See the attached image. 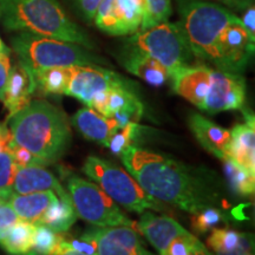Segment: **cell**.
Returning <instances> with one entry per match:
<instances>
[{"label": "cell", "mask_w": 255, "mask_h": 255, "mask_svg": "<svg viewBox=\"0 0 255 255\" xmlns=\"http://www.w3.org/2000/svg\"><path fill=\"white\" fill-rule=\"evenodd\" d=\"M68 190L77 215L91 225L97 227L137 226L97 184L72 176L68 181Z\"/></svg>", "instance_id": "obj_8"}, {"label": "cell", "mask_w": 255, "mask_h": 255, "mask_svg": "<svg viewBox=\"0 0 255 255\" xmlns=\"http://www.w3.org/2000/svg\"><path fill=\"white\" fill-rule=\"evenodd\" d=\"M207 245L214 253H253V241L250 235L241 234L233 229H212Z\"/></svg>", "instance_id": "obj_22"}, {"label": "cell", "mask_w": 255, "mask_h": 255, "mask_svg": "<svg viewBox=\"0 0 255 255\" xmlns=\"http://www.w3.org/2000/svg\"><path fill=\"white\" fill-rule=\"evenodd\" d=\"M0 55H11V49L5 45L4 41L1 40V38H0Z\"/></svg>", "instance_id": "obj_42"}, {"label": "cell", "mask_w": 255, "mask_h": 255, "mask_svg": "<svg viewBox=\"0 0 255 255\" xmlns=\"http://www.w3.org/2000/svg\"><path fill=\"white\" fill-rule=\"evenodd\" d=\"M0 127H1V126H0Z\"/></svg>", "instance_id": "obj_44"}, {"label": "cell", "mask_w": 255, "mask_h": 255, "mask_svg": "<svg viewBox=\"0 0 255 255\" xmlns=\"http://www.w3.org/2000/svg\"><path fill=\"white\" fill-rule=\"evenodd\" d=\"M246 122L231 130L228 158L255 176V127L254 116L245 114Z\"/></svg>", "instance_id": "obj_18"}, {"label": "cell", "mask_w": 255, "mask_h": 255, "mask_svg": "<svg viewBox=\"0 0 255 255\" xmlns=\"http://www.w3.org/2000/svg\"><path fill=\"white\" fill-rule=\"evenodd\" d=\"M8 149L9 151H11L12 156H13L18 167H32V165H41V167H45V165H49L45 161H43L41 158L37 157L36 155L32 154L31 151H28L26 148L14 143L13 139H11V142H9Z\"/></svg>", "instance_id": "obj_34"}, {"label": "cell", "mask_w": 255, "mask_h": 255, "mask_svg": "<svg viewBox=\"0 0 255 255\" xmlns=\"http://www.w3.org/2000/svg\"><path fill=\"white\" fill-rule=\"evenodd\" d=\"M34 91H36V82L33 75L26 66L19 62L9 70L4 100H2L8 111V119L30 103Z\"/></svg>", "instance_id": "obj_17"}, {"label": "cell", "mask_w": 255, "mask_h": 255, "mask_svg": "<svg viewBox=\"0 0 255 255\" xmlns=\"http://www.w3.org/2000/svg\"><path fill=\"white\" fill-rule=\"evenodd\" d=\"M11 45L19 62L31 72L57 66L100 65L107 63L78 44L32 32H19L11 38Z\"/></svg>", "instance_id": "obj_5"}, {"label": "cell", "mask_w": 255, "mask_h": 255, "mask_svg": "<svg viewBox=\"0 0 255 255\" xmlns=\"http://www.w3.org/2000/svg\"><path fill=\"white\" fill-rule=\"evenodd\" d=\"M139 232L144 235L149 244L158 252L159 255H163L171 241L177 238L193 239L196 238L187 229L178 223L176 220L167 215H155L150 212L142 213L138 222Z\"/></svg>", "instance_id": "obj_13"}, {"label": "cell", "mask_w": 255, "mask_h": 255, "mask_svg": "<svg viewBox=\"0 0 255 255\" xmlns=\"http://www.w3.org/2000/svg\"><path fill=\"white\" fill-rule=\"evenodd\" d=\"M113 4L123 36L138 32L145 11V0H114Z\"/></svg>", "instance_id": "obj_25"}, {"label": "cell", "mask_w": 255, "mask_h": 255, "mask_svg": "<svg viewBox=\"0 0 255 255\" xmlns=\"http://www.w3.org/2000/svg\"><path fill=\"white\" fill-rule=\"evenodd\" d=\"M18 165L9 149L0 151V197H7L13 193V182Z\"/></svg>", "instance_id": "obj_31"}, {"label": "cell", "mask_w": 255, "mask_h": 255, "mask_svg": "<svg viewBox=\"0 0 255 255\" xmlns=\"http://www.w3.org/2000/svg\"><path fill=\"white\" fill-rule=\"evenodd\" d=\"M11 70V62L8 55H0V101L4 100L6 84Z\"/></svg>", "instance_id": "obj_38"}, {"label": "cell", "mask_w": 255, "mask_h": 255, "mask_svg": "<svg viewBox=\"0 0 255 255\" xmlns=\"http://www.w3.org/2000/svg\"><path fill=\"white\" fill-rule=\"evenodd\" d=\"M47 190L53 191L59 200L71 202L70 194L64 189L55 175L44 167H18L13 182V193L28 194Z\"/></svg>", "instance_id": "obj_15"}, {"label": "cell", "mask_w": 255, "mask_h": 255, "mask_svg": "<svg viewBox=\"0 0 255 255\" xmlns=\"http://www.w3.org/2000/svg\"><path fill=\"white\" fill-rule=\"evenodd\" d=\"M127 46L133 47L158 60L174 75L178 70L194 65V57L180 24L164 21L148 30L138 31L127 39Z\"/></svg>", "instance_id": "obj_7"}, {"label": "cell", "mask_w": 255, "mask_h": 255, "mask_svg": "<svg viewBox=\"0 0 255 255\" xmlns=\"http://www.w3.org/2000/svg\"><path fill=\"white\" fill-rule=\"evenodd\" d=\"M73 66H57L32 72L38 89L44 95H65Z\"/></svg>", "instance_id": "obj_24"}, {"label": "cell", "mask_w": 255, "mask_h": 255, "mask_svg": "<svg viewBox=\"0 0 255 255\" xmlns=\"http://www.w3.org/2000/svg\"><path fill=\"white\" fill-rule=\"evenodd\" d=\"M72 126L85 138L108 146L111 137L120 129L119 123L113 117H105L91 108H84L73 115Z\"/></svg>", "instance_id": "obj_20"}, {"label": "cell", "mask_w": 255, "mask_h": 255, "mask_svg": "<svg viewBox=\"0 0 255 255\" xmlns=\"http://www.w3.org/2000/svg\"><path fill=\"white\" fill-rule=\"evenodd\" d=\"M11 139L12 136L9 133V130L6 129L4 126L0 127V151L7 150Z\"/></svg>", "instance_id": "obj_40"}, {"label": "cell", "mask_w": 255, "mask_h": 255, "mask_svg": "<svg viewBox=\"0 0 255 255\" xmlns=\"http://www.w3.org/2000/svg\"><path fill=\"white\" fill-rule=\"evenodd\" d=\"M246 102V81L241 73L212 69V78L201 110L208 114L241 110Z\"/></svg>", "instance_id": "obj_10"}, {"label": "cell", "mask_w": 255, "mask_h": 255, "mask_svg": "<svg viewBox=\"0 0 255 255\" xmlns=\"http://www.w3.org/2000/svg\"><path fill=\"white\" fill-rule=\"evenodd\" d=\"M58 199L53 191H37L28 194L12 193L7 201L20 220L37 225L49 207Z\"/></svg>", "instance_id": "obj_21"}, {"label": "cell", "mask_w": 255, "mask_h": 255, "mask_svg": "<svg viewBox=\"0 0 255 255\" xmlns=\"http://www.w3.org/2000/svg\"><path fill=\"white\" fill-rule=\"evenodd\" d=\"M72 2L75 5L76 9H77L78 14L87 23H92L102 0H72Z\"/></svg>", "instance_id": "obj_36"}, {"label": "cell", "mask_w": 255, "mask_h": 255, "mask_svg": "<svg viewBox=\"0 0 255 255\" xmlns=\"http://www.w3.org/2000/svg\"><path fill=\"white\" fill-rule=\"evenodd\" d=\"M205 1L216 2L231 9L232 12H244L247 7L254 4V0H205Z\"/></svg>", "instance_id": "obj_39"}, {"label": "cell", "mask_w": 255, "mask_h": 255, "mask_svg": "<svg viewBox=\"0 0 255 255\" xmlns=\"http://www.w3.org/2000/svg\"><path fill=\"white\" fill-rule=\"evenodd\" d=\"M189 128L194 136L207 151L219 157L221 161L228 158L231 145V130L216 126L202 115L191 114L189 117Z\"/></svg>", "instance_id": "obj_16"}, {"label": "cell", "mask_w": 255, "mask_h": 255, "mask_svg": "<svg viewBox=\"0 0 255 255\" xmlns=\"http://www.w3.org/2000/svg\"><path fill=\"white\" fill-rule=\"evenodd\" d=\"M82 169L108 196L127 210L142 214L148 209H165L163 203L146 194L131 175L109 161L89 156Z\"/></svg>", "instance_id": "obj_6"}, {"label": "cell", "mask_w": 255, "mask_h": 255, "mask_svg": "<svg viewBox=\"0 0 255 255\" xmlns=\"http://www.w3.org/2000/svg\"><path fill=\"white\" fill-rule=\"evenodd\" d=\"M171 14V0H145V11L139 31L148 30L155 25L168 21Z\"/></svg>", "instance_id": "obj_29"}, {"label": "cell", "mask_w": 255, "mask_h": 255, "mask_svg": "<svg viewBox=\"0 0 255 255\" xmlns=\"http://www.w3.org/2000/svg\"><path fill=\"white\" fill-rule=\"evenodd\" d=\"M53 255H88V254H82V253H78V252H75V251L68 250V248L58 246V248H57V251L55 252V254Z\"/></svg>", "instance_id": "obj_41"}, {"label": "cell", "mask_w": 255, "mask_h": 255, "mask_svg": "<svg viewBox=\"0 0 255 255\" xmlns=\"http://www.w3.org/2000/svg\"><path fill=\"white\" fill-rule=\"evenodd\" d=\"M78 215L71 202L57 199L49 207L45 214L41 216L37 225H44L55 233H64L69 231L76 222Z\"/></svg>", "instance_id": "obj_26"}, {"label": "cell", "mask_w": 255, "mask_h": 255, "mask_svg": "<svg viewBox=\"0 0 255 255\" xmlns=\"http://www.w3.org/2000/svg\"><path fill=\"white\" fill-rule=\"evenodd\" d=\"M212 78V68L203 65H190L183 68L171 75L173 89L177 95L196 105L199 109L202 108L207 92H208Z\"/></svg>", "instance_id": "obj_14"}, {"label": "cell", "mask_w": 255, "mask_h": 255, "mask_svg": "<svg viewBox=\"0 0 255 255\" xmlns=\"http://www.w3.org/2000/svg\"><path fill=\"white\" fill-rule=\"evenodd\" d=\"M139 131V124L138 123H129L126 127L121 128L114 133L111 137L108 148L114 155L120 156L123 150L128 148L129 145L132 144L133 138L138 135Z\"/></svg>", "instance_id": "obj_33"}, {"label": "cell", "mask_w": 255, "mask_h": 255, "mask_svg": "<svg viewBox=\"0 0 255 255\" xmlns=\"http://www.w3.org/2000/svg\"><path fill=\"white\" fill-rule=\"evenodd\" d=\"M82 238L94 242L97 255H156L146 250L139 235L127 226L90 229Z\"/></svg>", "instance_id": "obj_12"}, {"label": "cell", "mask_w": 255, "mask_h": 255, "mask_svg": "<svg viewBox=\"0 0 255 255\" xmlns=\"http://www.w3.org/2000/svg\"><path fill=\"white\" fill-rule=\"evenodd\" d=\"M241 255H253V253H245V254H241Z\"/></svg>", "instance_id": "obj_43"}, {"label": "cell", "mask_w": 255, "mask_h": 255, "mask_svg": "<svg viewBox=\"0 0 255 255\" xmlns=\"http://www.w3.org/2000/svg\"><path fill=\"white\" fill-rule=\"evenodd\" d=\"M254 45L248 37L240 17L231 21L222 33L218 46L215 68L221 71L241 73L247 68L254 53Z\"/></svg>", "instance_id": "obj_11"}, {"label": "cell", "mask_w": 255, "mask_h": 255, "mask_svg": "<svg viewBox=\"0 0 255 255\" xmlns=\"http://www.w3.org/2000/svg\"><path fill=\"white\" fill-rule=\"evenodd\" d=\"M223 221H225V215L221 209L215 208V207H208L196 214H193L191 227L197 234H205Z\"/></svg>", "instance_id": "obj_32"}, {"label": "cell", "mask_w": 255, "mask_h": 255, "mask_svg": "<svg viewBox=\"0 0 255 255\" xmlns=\"http://www.w3.org/2000/svg\"><path fill=\"white\" fill-rule=\"evenodd\" d=\"M180 24L196 59L216 65L222 33L237 14L225 6L205 0H177Z\"/></svg>", "instance_id": "obj_4"}, {"label": "cell", "mask_w": 255, "mask_h": 255, "mask_svg": "<svg viewBox=\"0 0 255 255\" xmlns=\"http://www.w3.org/2000/svg\"><path fill=\"white\" fill-rule=\"evenodd\" d=\"M8 120L13 142L47 164L62 158L71 144L69 119L59 108L46 101H31Z\"/></svg>", "instance_id": "obj_2"}, {"label": "cell", "mask_w": 255, "mask_h": 255, "mask_svg": "<svg viewBox=\"0 0 255 255\" xmlns=\"http://www.w3.org/2000/svg\"><path fill=\"white\" fill-rule=\"evenodd\" d=\"M114 88L137 90L135 83L109 69L101 68L100 65L73 66L65 95L77 98L89 107L96 94Z\"/></svg>", "instance_id": "obj_9"}, {"label": "cell", "mask_w": 255, "mask_h": 255, "mask_svg": "<svg viewBox=\"0 0 255 255\" xmlns=\"http://www.w3.org/2000/svg\"><path fill=\"white\" fill-rule=\"evenodd\" d=\"M133 108H143L136 91L123 88H114L108 92L105 117H113V115L117 111L133 109Z\"/></svg>", "instance_id": "obj_28"}, {"label": "cell", "mask_w": 255, "mask_h": 255, "mask_svg": "<svg viewBox=\"0 0 255 255\" xmlns=\"http://www.w3.org/2000/svg\"><path fill=\"white\" fill-rule=\"evenodd\" d=\"M34 232V223L20 220L8 229L0 240V246L11 255H37L32 251Z\"/></svg>", "instance_id": "obj_23"}, {"label": "cell", "mask_w": 255, "mask_h": 255, "mask_svg": "<svg viewBox=\"0 0 255 255\" xmlns=\"http://www.w3.org/2000/svg\"><path fill=\"white\" fill-rule=\"evenodd\" d=\"M0 19L8 31L32 32L88 50L95 47L87 32L69 18L57 0H0Z\"/></svg>", "instance_id": "obj_3"}, {"label": "cell", "mask_w": 255, "mask_h": 255, "mask_svg": "<svg viewBox=\"0 0 255 255\" xmlns=\"http://www.w3.org/2000/svg\"><path fill=\"white\" fill-rule=\"evenodd\" d=\"M225 173L232 190L241 196H251L255 190V176L246 169L231 161L225 159Z\"/></svg>", "instance_id": "obj_27"}, {"label": "cell", "mask_w": 255, "mask_h": 255, "mask_svg": "<svg viewBox=\"0 0 255 255\" xmlns=\"http://www.w3.org/2000/svg\"><path fill=\"white\" fill-rule=\"evenodd\" d=\"M241 23L244 25L245 30H246L248 37H250L251 41L255 44V7L254 4L251 5L242 12Z\"/></svg>", "instance_id": "obj_37"}, {"label": "cell", "mask_w": 255, "mask_h": 255, "mask_svg": "<svg viewBox=\"0 0 255 255\" xmlns=\"http://www.w3.org/2000/svg\"><path fill=\"white\" fill-rule=\"evenodd\" d=\"M120 157L143 190L159 202L176 206L191 215L220 203L214 180L202 170L133 144L124 149Z\"/></svg>", "instance_id": "obj_1"}, {"label": "cell", "mask_w": 255, "mask_h": 255, "mask_svg": "<svg viewBox=\"0 0 255 255\" xmlns=\"http://www.w3.org/2000/svg\"><path fill=\"white\" fill-rule=\"evenodd\" d=\"M60 240L62 235H59V233L51 231L44 225H36L32 251L37 255H53L59 246Z\"/></svg>", "instance_id": "obj_30"}, {"label": "cell", "mask_w": 255, "mask_h": 255, "mask_svg": "<svg viewBox=\"0 0 255 255\" xmlns=\"http://www.w3.org/2000/svg\"><path fill=\"white\" fill-rule=\"evenodd\" d=\"M19 221H20V218L9 205L7 199L0 197V240L4 238L8 229L13 227Z\"/></svg>", "instance_id": "obj_35"}, {"label": "cell", "mask_w": 255, "mask_h": 255, "mask_svg": "<svg viewBox=\"0 0 255 255\" xmlns=\"http://www.w3.org/2000/svg\"><path fill=\"white\" fill-rule=\"evenodd\" d=\"M122 64L128 72L154 87H161L170 79V73L165 66L158 60L133 47L126 46L122 56Z\"/></svg>", "instance_id": "obj_19"}]
</instances>
